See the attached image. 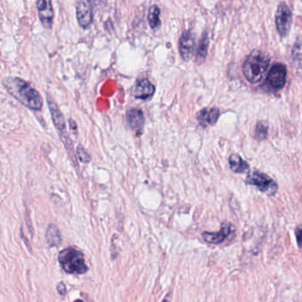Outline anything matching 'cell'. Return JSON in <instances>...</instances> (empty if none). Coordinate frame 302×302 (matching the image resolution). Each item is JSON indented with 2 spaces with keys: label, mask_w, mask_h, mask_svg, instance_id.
<instances>
[{
  "label": "cell",
  "mask_w": 302,
  "mask_h": 302,
  "mask_svg": "<svg viewBox=\"0 0 302 302\" xmlns=\"http://www.w3.org/2000/svg\"><path fill=\"white\" fill-rule=\"evenodd\" d=\"M127 120L129 127L133 131L140 134L145 126V116L142 111L139 108L129 109L127 112Z\"/></svg>",
  "instance_id": "5bb4252c"
},
{
  "label": "cell",
  "mask_w": 302,
  "mask_h": 302,
  "mask_svg": "<svg viewBox=\"0 0 302 302\" xmlns=\"http://www.w3.org/2000/svg\"><path fill=\"white\" fill-rule=\"evenodd\" d=\"M268 123L267 121H259L255 129V140L262 141L268 136Z\"/></svg>",
  "instance_id": "ffe728a7"
},
{
  "label": "cell",
  "mask_w": 302,
  "mask_h": 302,
  "mask_svg": "<svg viewBox=\"0 0 302 302\" xmlns=\"http://www.w3.org/2000/svg\"><path fill=\"white\" fill-rule=\"evenodd\" d=\"M59 262L61 268L68 274H85L88 271L85 255L74 248H65L59 254Z\"/></svg>",
  "instance_id": "3957f363"
},
{
  "label": "cell",
  "mask_w": 302,
  "mask_h": 302,
  "mask_svg": "<svg viewBox=\"0 0 302 302\" xmlns=\"http://www.w3.org/2000/svg\"><path fill=\"white\" fill-rule=\"evenodd\" d=\"M287 77V68L283 63H275L268 71L266 84L273 90H281L285 87Z\"/></svg>",
  "instance_id": "8992f818"
},
{
  "label": "cell",
  "mask_w": 302,
  "mask_h": 302,
  "mask_svg": "<svg viewBox=\"0 0 302 302\" xmlns=\"http://www.w3.org/2000/svg\"><path fill=\"white\" fill-rule=\"evenodd\" d=\"M57 291L61 295H65L67 293V286L63 282L59 283L57 285Z\"/></svg>",
  "instance_id": "603a6c76"
},
{
  "label": "cell",
  "mask_w": 302,
  "mask_h": 302,
  "mask_svg": "<svg viewBox=\"0 0 302 302\" xmlns=\"http://www.w3.org/2000/svg\"><path fill=\"white\" fill-rule=\"evenodd\" d=\"M245 183L249 185L257 187L262 193L268 196L275 195L279 190V185L274 179L259 171H254L249 174L245 179Z\"/></svg>",
  "instance_id": "277c9868"
},
{
  "label": "cell",
  "mask_w": 302,
  "mask_h": 302,
  "mask_svg": "<svg viewBox=\"0 0 302 302\" xmlns=\"http://www.w3.org/2000/svg\"><path fill=\"white\" fill-rule=\"evenodd\" d=\"M291 63L295 68H302V35L296 38L291 51Z\"/></svg>",
  "instance_id": "2e32d148"
},
{
  "label": "cell",
  "mask_w": 302,
  "mask_h": 302,
  "mask_svg": "<svg viewBox=\"0 0 302 302\" xmlns=\"http://www.w3.org/2000/svg\"><path fill=\"white\" fill-rule=\"evenodd\" d=\"M76 153L78 155V159L83 163H89L92 160V158L90 156L88 152L81 146H77L76 148Z\"/></svg>",
  "instance_id": "44dd1931"
},
{
  "label": "cell",
  "mask_w": 302,
  "mask_h": 302,
  "mask_svg": "<svg viewBox=\"0 0 302 302\" xmlns=\"http://www.w3.org/2000/svg\"><path fill=\"white\" fill-rule=\"evenodd\" d=\"M163 302H169V301H168V300H167V299H165V300H164V301H163Z\"/></svg>",
  "instance_id": "484cf974"
},
{
  "label": "cell",
  "mask_w": 302,
  "mask_h": 302,
  "mask_svg": "<svg viewBox=\"0 0 302 302\" xmlns=\"http://www.w3.org/2000/svg\"><path fill=\"white\" fill-rule=\"evenodd\" d=\"M155 86L148 79H140L132 88V95L136 99H147L154 94Z\"/></svg>",
  "instance_id": "8fae6325"
},
{
  "label": "cell",
  "mask_w": 302,
  "mask_h": 302,
  "mask_svg": "<svg viewBox=\"0 0 302 302\" xmlns=\"http://www.w3.org/2000/svg\"><path fill=\"white\" fill-rule=\"evenodd\" d=\"M75 302H83V301H81V299H77V300H75Z\"/></svg>",
  "instance_id": "d4e9b609"
},
{
  "label": "cell",
  "mask_w": 302,
  "mask_h": 302,
  "mask_svg": "<svg viewBox=\"0 0 302 302\" xmlns=\"http://www.w3.org/2000/svg\"><path fill=\"white\" fill-rule=\"evenodd\" d=\"M2 84L11 96L28 108L34 111L42 109L43 99L40 93L28 81L19 77H6Z\"/></svg>",
  "instance_id": "6da1fadb"
},
{
  "label": "cell",
  "mask_w": 302,
  "mask_h": 302,
  "mask_svg": "<svg viewBox=\"0 0 302 302\" xmlns=\"http://www.w3.org/2000/svg\"><path fill=\"white\" fill-rule=\"evenodd\" d=\"M292 11L288 5L285 2L279 3L276 12L275 21L277 31L282 38H285L288 35L292 25Z\"/></svg>",
  "instance_id": "5b68a950"
},
{
  "label": "cell",
  "mask_w": 302,
  "mask_h": 302,
  "mask_svg": "<svg viewBox=\"0 0 302 302\" xmlns=\"http://www.w3.org/2000/svg\"><path fill=\"white\" fill-rule=\"evenodd\" d=\"M160 7L158 6L153 5L150 7L148 11V22H149L150 27L153 30L157 29L160 25Z\"/></svg>",
  "instance_id": "d6986e66"
},
{
  "label": "cell",
  "mask_w": 302,
  "mask_h": 302,
  "mask_svg": "<svg viewBox=\"0 0 302 302\" xmlns=\"http://www.w3.org/2000/svg\"><path fill=\"white\" fill-rule=\"evenodd\" d=\"M234 232V227L231 223L224 222L222 224V228L220 231L218 232H203L202 233V238L204 240L212 244H219L231 236V233Z\"/></svg>",
  "instance_id": "52a82bcc"
},
{
  "label": "cell",
  "mask_w": 302,
  "mask_h": 302,
  "mask_svg": "<svg viewBox=\"0 0 302 302\" xmlns=\"http://www.w3.org/2000/svg\"><path fill=\"white\" fill-rule=\"evenodd\" d=\"M269 63V56L264 51L261 50L251 51L246 56L242 66L243 75L252 85L258 84L268 71Z\"/></svg>",
  "instance_id": "7a4b0ae2"
},
{
  "label": "cell",
  "mask_w": 302,
  "mask_h": 302,
  "mask_svg": "<svg viewBox=\"0 0 302 302\" xmlns=\"http://www.w3.org/2000/svg\"><path fill=\"white\" fill-rule=\"evenodd\" d=\"M229 167L234 173H245L250 170L249 164L243 160L240 155L236 153H232L231 156L229 157Z\"/></svg>",
  "instance_id": "9a60e30c"
},
{
  "label": "cell",
  "mask_w": 302,
  "mask_h": 302,
  "mask_svg": "<svg viewBox=\"0 0 302 302\" xmlns=\"http://www.w3.org/2000/svg\"><path fill=\"white\" fill-rule=\"evenodd\" d=\"M76 18L81 28L87 29L93 21V12L89 1H78L76 3Z\"/></svg>",
  "instance_id": "9c48e42d"
},
{
  "label": "cell",
  "mask_w": 302,
  "mask_h": 302,
  "mask_svg": "<svg viewBox=\"0 0 302 302\" xmlns=\"http://www.w3.org/2000/svg\"><path fill=\"white\" fill-rule=\"evenodd\" d=\"M219 117L220 110L216 107H205L199 111L196 115L198 122L204 128L214 125L217 122Z\"/></svg>",
  "instance_id": "7c38bea8"
},
{
  "label": "cell",
  "mask_w": 302,
  "mask_h": 302,
  "mask_svg": "<svg viewBox=\"0 0 302 302\" xmlns=\"http://www.w3.org/2000/svg\"><path fill=\"white\" fill-rule=\"evenodd\" d=\"M208 46H209V38L207 32H204L198 46L197 61L199 62H202L207 57Z\"/></svg>",
  "instance_id": "ac0fdd59"
},
{
  "label": "cell",
  "mask_w": 302,
  "mask_h": 302,
  "mask_svg": "<svg viewBox=\"0 0 302 302\" xmlns=\"http://www.w3.org/2000/svg\"><path fill=\"white\" fill-rule=\"evenodd\" d=\"M295 236L299 248H302V226L296 228Z\"/></svg>",
  "instance_id": "7402d4cb"
},
{
  "label": "cell",
  "mask_w": 302,
  "mask_h": 302,
  "mask_svg": "<svg viewBox=\"0 0 302 302\" xmlns=\"http://www.w3.org/2000/svg\"><path fill=\"white\" fill-rule=\"evenodd\" d=\"M178 48L183 61H189L191 58L195 49V37L191 31L183 32L179 38Z\"/></svg>",
  "instance_id": "ba28073f"
},
{
  "label": "cell",
  "mask_w": 302,
  "mask_h": 302,
  "mask_svg": "<svg viewBox=\"0 0 302 302\" xmlns=\"http://www.w3.org/2000/svg\"><path fill=\"white\" fill-rule=\"evenodd\" d=\"M45 238H46V242L49 244V246L52 248V246H57L59 244H61V241H62L61 232H60L59 228L55 224H51L48 225L46 233H45Z\"/></svg>",
  "instance_id": "e0dca14e"
},
{
  "label": "cell",
  "mask_w": 302,
  "mask_h": 302,
  "mask_svg": "<svg viewBox=\"0 0 302 302\" xmlns=\"http://www.w3.org/2000/svg\"><path fill=\"white\" fill-rule=\"evenodd\" d=\"M69 124H70V127H71L72 129H76V123H75L73 120H69Z\"/></svg>",
  "instance_id": "cb8c5ba5"
},
{
  "label": "cell",
  "mask_w": 302,
  "mask_h": 302,
  "mask_svg": "<svg viewBox=\"0 0 302 302\" xmlns=\"http://www.w3.org/2000/svg\"><path fill=\"white\" fill-rule=\"evenodd\" d=\"M38 7V17L40 19L41 22L45 29H51L53 20V8L51 1L47 0H38L37 1Z\"/></svg>",
  "instance_id": "30bf717a"
},
{
  "label": "cell",
  "mask_w": 302,
  "mask_h": 302,
  "mask_svg": "<svg viewBox=\"0 0 302 302\" xmlns=\"http://www.w3.org/2000/svg\"><path fill=\"white\" fill-rule=\"evenodd\" d=\"M47 103L50 112H51L53 124L56 127V129H58L62 135V133H66V122H65L64 116L61 113V109L59 108L56 102L51 99V96H49V94H47Z\"/></svg>",
  "instance_id": "4fadbf2b"
}]
</instances>
